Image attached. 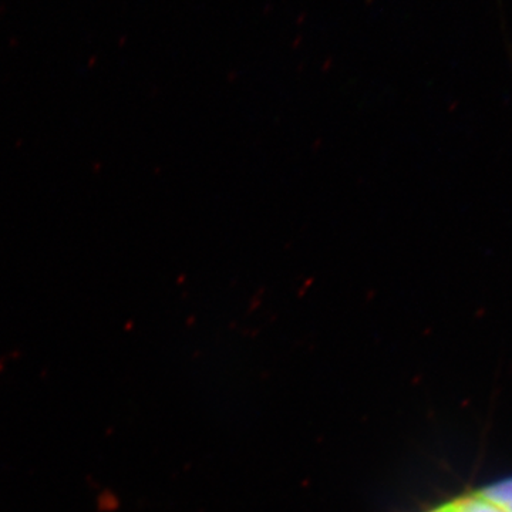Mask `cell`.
I'll return each instance as SVG.
<instances>
[{"label":"cell","instance_id":"obj_1","mask_svg":"<svg viewBox=\"0 0 512 512\" xmlns=\"http://www.w3.org/2000/svg\"><path fill=\"white\" fill-rule=\"evenodd\" d=\"M423 512H512V477L464 491Z\"/></svg>","mask_w":512,"mask_h":512}]
</instances>
